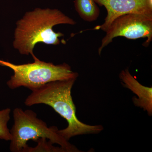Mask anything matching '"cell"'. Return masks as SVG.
<instances>
[{
    "mask_svg": "<svg viewBox=\"0 0 152 152\" xmlns=\"http://www.w3.org/2000/svg\"><path fill=\"white\" fill-rule=\"evenodd\" d=\"M75 21L57 9L37 8L27 12L16 23L14 34L13 47L23 55L36 56L33 50L36 45L43 43L57 45L59 38L64 36L61 32H55L53 27L60 24L75 25Z\"/></svg>",
    "mask_w": 152,
    "mask_h": 152,
    "instance_id": "6da1fadb",
    "label": "cell"
},
{
    "mask_svg": "<svg viewBox=\"0 0 152 152\" xmlns=\"http://www.w3.org/2000/svg\"><path fill=\"white\" fill-rule=\"evenodd\" d=\"M77 80H63L48 83L32 90L25 101L28 107L45 104L50 106L67 121L68 126L58 132L69 141L75 136L98 134L104 129L102 125H89L82 123L76 115V109L72 96V88Z\"/></svg>",
    "mask_w": 152,
    "mask_h": 152,
    "instance_id": "7a4b0ae2",
    "label": "cell"
},
{
    "mask_svg": "<svg viewBox=\"0 0 152 152\" xmlns=\"http://www.w3.org/2000/svg\"><path fill=\"white\" fill-rule=\"evenodd\" d=\"M13 118L14 124L10 130L12 136L10 147L11 152H26L29 147L28 141L36 142L40 138L48 139L52 144H58L65 152H81L59 134L56 126L48 127L31 110L24 111L17 108L13 110Z\"/></svg>",
    "mask_w": 152,
    "mask_h": 152,
    "instance_id": "3957f363",
    "label": "cell"
},
{
    "mask_svg": "<svg viewBox=\"0 0 152 152\" xmlns=\"http://www.w3.org/2000/svg\"><path fill=\"white\" fill-rule=\"evenodd\" d=\"M34 60L32 63L17 65L0 59V66L7 67L13 71V75L7 83L10 88L24 87L32 91L50 82L77 80L79 74L66 63L54 65L41 61L37 57Z\"/></svg>",
    "mask_w": 152,
    "mask_h": 152,
    "instance_id": "277c9868",
    "label": "cell"
},
{
    "mask_svg": "<svg viewBox=\"0 0 152 152\" xmlns=\"http://www.w3.org/2000/svg\"><path fill=\"white\" fill-rule=\"evenodd\" d=\"M105 32L98 49L99 56L104 48L117 37H124L130 39L147 38L143 45L148 47L152 40V15L125 14L115 19Z\"/></svg>",
    "mask_w": 152,
    "mask_h": 152,
    "instance_id": "5b68a950",
    "label": "cell"
},
{
    "mask_svg": "<svg viewBox=\"0 0 152 152\" xmlns=\"http://www.w3.org/2000/svg\"><path fill=\"white\" fill-rule=\"evenodd\" d=\"M96 4L104 6L107 11L104 22L95 30L106 32L112 22L118 17L127 14H140L152 15L151 0H94Z\"/></svg>",
    "mask_w": 152,
    "mask_h": 152,
    "instance_id": "8992f818",
    "label": "cell"
},
{
    "mask_svg": "<svg viewBox=\"0 0 152 152\" xmlns=\"http://www.w3.org/2000/svg\"><path fill=\"white\" fill-rule=\"evenodd\" d=\"M123 86L131 90L138 98L133 97V103L136 107L146 111L150 116L152 115V88L143 86L132 75L128 68L119 74Z\"/></svg>",
    "mask_w": 152,
    "mask_h": 152,
    "instance_id": "52a82bcc",
    "label": "cell"
},
{
    "mask_svg": "<svg viewBox=\"0 0 152 152\" xmlns=\"http://www.w3.org/2000/svg\"><path fill=\"white\" fill-rule=\"evenodd\" d=\"M76 12L86 22L96 20L99 16L100 11L94 0H75Z\"/></svg>",
    "mask_w": 152,
    "mask_h": 152,
    "instance_id": "ba28073f",
    "label": "cell"
},
{
    "mask_svg": "<svg viewBox=\"0 0 152 152\" xmlns=\"http://www.w3.org/2000/svg\"><path fill=\"white\" fill-rule=\"evenodd\" d=\"M11 110L7 108L0 110V140L11 141L12 136L10 131L8 128Z\"/></svg>",
    "mask_w": 152,
    "mask_h": 152,
    "instance_id": "9c48e42d",
    "label": "cell"
},
{
    "mask_svg": "<svg viewBox=\"0 0 152 152\" xmlns=\"http://www.w3.org/2000/svg\"><path fill=\"white\" fill-rule=\"evenodd\" d=\"M38 143V145L35 148H31L28 147L26 152H65L64 150L61 147L56 148L53 146L50 142H48L47 139L40 138L36 141Z\"/></svg>",
    "mask_w": 152,
    "mask_h": 152,
    "instance_id": "30bf717a",
    "label": "cell"
},
{
    "mask_svg": "<svg viewBox=\"0 0 152 152\" xmlns=\"http://www.w3.org/2000/svg\"><path fill=\"white\" fill-rule=\"evenodd\" d=\"M151 1H152V0H151Z\"/></svg>",
    "mask_w": 152,
    "mask_h": 152,
    "instance_id": "8fae6325",
    "label": "cell"
}]
</instances>
